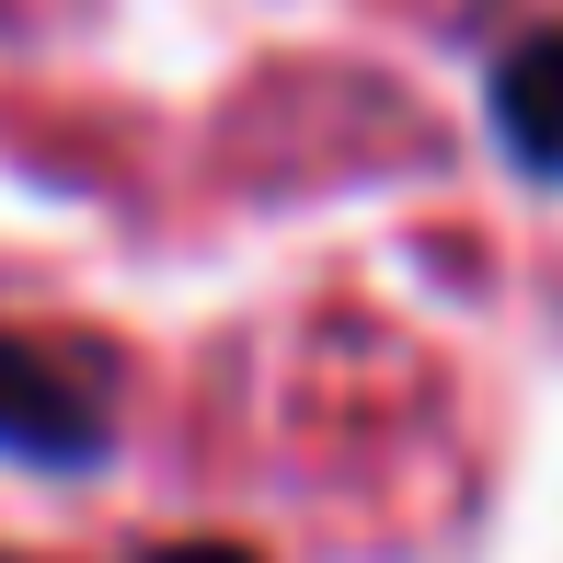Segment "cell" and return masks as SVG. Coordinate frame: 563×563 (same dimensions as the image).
I'll return each mask as SVG.
<instances>
[{
	"instance_id": "obj_1",
	"label": "cell",
	"mask_w": 563,
	"mask_h": 563,
	"mask_svg": "<svg viewBox=\"0 0 563 563\" xmlns=\"http://www.w3.org/2000/svg\"><path fill=\"white\" fill-rule=\"evenodd\" d=\"M104 449H115V391L69 345L0 322V460H23V472H92Z\"/></svg>"
},
{
	"instance_id": "obj_2",
	"label": "cell",
	"mask_w": 563,
	"mask_h": 563,
	"mask_svg": "<svg viewBox=\"0 0 563 563\" xmlns=\"http://www.w3.org/2000/svg\"><path fill=\"white\" fill-rule=\"evenodd\" d=\"M483 126L529 185L563 196V23H529L483 58Z\"/></svg>"
},
{
	"instance_id": "obj_3",
	"label": "cell",
	"mask_w": 563,
	"mask_h": 563,
	"mask_svg": "<svg viewBox=\"0 0 563 563\" xmlns=\"http://www.w3.org/2000/svg\"><path fill=\"white\" fill-rule=\"evenodd\" d=\"M139 563H265V552H242V541H162V552H139Z\"/></svg>"
},
{
	"instance_id": "obj_4",
	"label": "cell",
	"mask_w": 563,
	"mask_h": 563,
	"mask_svg": "<svg viewBox=\"0 0 563 563\" xmlns=\"http://www.w3.org/2000/svg\"><path fill=\"white\" fill-rule=\"evenodd\" d=\"M0 563H23V552H0Z\"/></svg>"
}]
</instances>
